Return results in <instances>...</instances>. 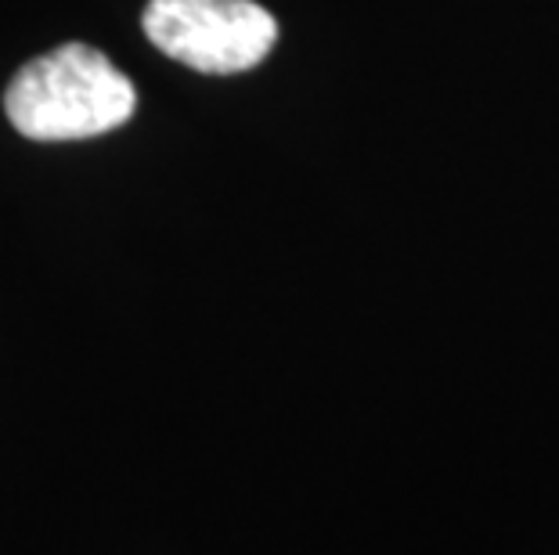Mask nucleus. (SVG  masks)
Here are the masks:
<instances>
[{"label": "nucleus", "mask_w": 559, "mask_h": 555, "mask_svg": "<svg viewBox=\"0 0 559 555\" xmlns=\"http://www.w3.org/2000/svg\"><path fill=\"white\" fill-rule=\"evenodd\" d=\"M145 37L166 58L206 76L260 65L278 40V22L253 0H148Z\"/></svg>", "instance_id": "f03ea898"}, {"label": "nucleus", "mask_w": 559, "mask_h": 555, "mask_svg": "<svg viewBox=\"0 0 559 555\" xmlns=\"http://www.w3.org/2000/svg\"><path fill=\"white\" fill-rule=\"evenodd\" d=\"M134 84L98 47L62 44L33 58L4 91L11 126L29 141H83L134 116Z\"/></svg>", "instance_id": "f257e3e1"}]
</instances>
